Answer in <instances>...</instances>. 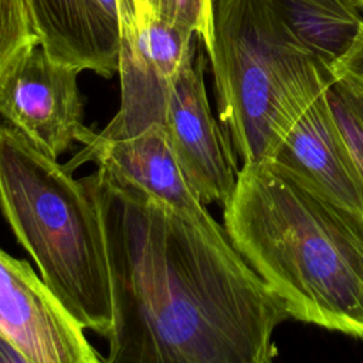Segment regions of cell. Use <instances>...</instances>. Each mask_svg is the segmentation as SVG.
<instances>
[{"mask_svg":"<svg viewBox=\"0 0 363 363\" xmlns=\"http://www.w3.org/2000/svg\"><path fill=\"white\" fill-rule=\"evenodd\" d=\"M106 241V363H265L289 316L224 225L207 228L104 169L82 177Z\"/></svg>","mask_w":363,"mask_h":363,"instance_id":"6da1fadb","label":"cell"},{"mask_svg":"<svg viewBox=\"0 0 363 363\" xmlns=\"http://www.w3.org/2000/svg\"><path fill=\"white\" fill-rule=\"evenodd\" d=\"M362 24L352 0H211L204 47L218 119L242 164L272 159Z\"/></svg>","mask_w":363,"mask_h":363,"instance_id":"7a4b0ae2","label":"cell"},{"mask_svg":"<svg viewBox=\"0 0 363 363\" xmlns=\"http://www.w3.org/2000/svg\"><path fill=\"white\" fill-rule=\"evenodd\" d=\"M224 228L288 315L363 339V216L272 160L242 164Z\"/></svg>","mask_w":363,"mask_h":363,"instance_id":"3957f363","label":"cell"},{"mask_svg":"<svg viewBox=\"0 0 363 363\" xmlns=\"http://www.w3.org/2000/svg\"><path fill=\"white\" fill-rule=\"evenodd\" d=\"M0 210L64 309L108 339L113 302L98 206L82 179L0 125Z\"/></svg>","mask_w":363,"mask_h":363,"instance_id":"277c9868","label":"cell"},{"mask_svg":"<svg viewBox=\"0 0 363 363\" xmlns=\"http://www.w3.org/2000/svg\"><path fill=\"white\" fill-rule=\"evenodd\" d=\"M78 74L77 68L52 60L37 43L0 75V115L54 159L77 142L84 126Z\"/></svg>","mask_w":363,"mask_h":363,"instance_id":"5b68a950","label":"cell"},{"mask_svg":"<svg viewBox=\"0 0 363 363\" xmlns=\"http://www.w3.org/2000/svg\"><path fill=\"white\" fill-rule=\"evenodd\" d=\"M204 58L196 54L174 77L162 128L186 180L204 204H225L238 176L237 153L214 118L204 84Z\"/></svg>","mask_w":363,"mask_h":363,"instance_id":"8992f818","label":"cell"},{"mask_svg":"<svg viewBox=\"0 0 363 363\" xmlns=\"http://www.w3.org/2000/svg\"><path fill=\"white\" fill-rule=\"evenodd\" d=\"M196 37L159 17L121 34V104L101 136L128 138L162 125L173 79L197 54Z\"/></svg>","mask_w":363,"mask_h":363,"instance_id":"52a82bcc","label":"cell"},{"mask_svg":"<svg viewBox=\"0 0 363 363\" xmlns=\"http://www.w3.org/2000/svg\"><path fill=\"white\" fill-rule=\"evenodd\" d=\"M0 330L28 363L105 362L31 265L0 250Z\"/></svg>","mask_w":363,"mask_h":363,"instance_id":"ba28073f","label":"cell"},{"mask_svg":"<svg viewBox=\"0 0 363 363\" xmlns=\"http://www.w3.org/2000/svg\"><path fill=\"white\" fill-rule=\"evenodd\" d=\"M77 142L82 149L65 163L68 170L92 162L121 183L167 206L186 220L207 228L220 225L186 180L160 125L116 139L104 138L84 125Z\"/></svg>","mask_w":363,"mask_h":363,"instance_id":"9c48e42d","label":"cell"},{"mask_svg":"<svg viewBox=\"0 0 363 363\" xmlns=\"http://www.w3.org/2000/svg\"><path fill=\"white\" fill-rule=\"evenodd\" d=\"M269 160L337 206L363 216V179L335 122L326 89L301 112Z\"/></svg>","mask_w":363,"mask_h":363,"instance_id":"30bf717a","label":"cell"},{"mask_svg":"<svg viewBox=\"0 0 363 363\" xmlns=\"http://www.w3.org/2000/svg\"><path fill=\"white\" fill-rule=\"evenodd\" d=\"M38 43L57 62L111 78L118 72L121 35L108 30L88 0H33Z\"/></svg>","mask_w":363,"mask_h":363,"instance_id":"8fae6325","label":"cell"},{"mask_svg":"<svg viewBox=\"0 0 363 363\" xmlns=\"http://www.w3.org/2000/svg\"><path fill=\"white\" fill-rule=\"evenodd\" d=\"M326 98L339 132L363 179V88L343 77H335Z\"/></svg>","mask_w":363,"mask_h":363,"instance_id":"7c38bea8","label":"cell"},{"mask_svg":"<svg viewBox=\"0 0 363 363\" xmlns=\"http://www.w3.org/2000/svg\"><path fill=\"white\" fill-rule=\"evenodd\" d=\"M37 43L33 0H0V75L17 55Z\"/></svg>","mask_w":363,"mask_h":363,"instance_id":"4fadbf2b","label":"cell"},{"mask_svg":"<svg viewBox=\"0 0 363 363\" xmlns=\"http://www.w3.org/2000/svg\"><path fill=\"white\" fill-rule=\"evenodd\" d=\"M156 17L191 31L206 44L210 35L211 0H156Z\"/></svg>","mask_w":363,"mask_h":363,"instance_id":"5bb4252c","label":"cell"},{"mask_svg":"<svg viewBox=\"0 0 363 363\" xmlns=\"http://www.w3.org/2000/svg\"><path fill=\"white\" fill-rule=\"evenodd\" d=\"M335 77L350 79L363 88V24L349 51L333 64Z\"/></svg>","mask_w":363,"mask_h":363,"instance_id":"9a60e30c","label":"cell"},{"mask_svg":"<svg viewBox=\"0 0 363 363\" xmlns=\"http://www.w3.org/2000/svg\"><path fill=\"white\" fill-rule=\"evenodd\" d=\"M119 7L121 34L130 31L156 17V0H116Z\"/></svg>","mask_w":363,"mask_h":363,"instance_id":"2e32d148","label":"cell"},{"mask_svg":"<svg viewBox=\"0 0 363 363\" xmlns=\"http://www.w3.org/2000/svg\"><path fill=\"white\" fill-rule=\"evenodd\" d=\"M96 13L98 18L104 26L112 33L121 35V20H119V7L116 0H88Z\"/></svg>","mask_w":363,"mask_h":363,"instance_id":"e0dca14e","label":"cell"},{"mask_svg":"<svg viewBox=\"0 0 363 363\" xmlns=\"http://www.w3.org/2000/svg\"><path fill=\"white\" fill-rule=\"evenodd\" d=\"M353 1V4L362 11L363 10V0H352Z\"/></svg>","mask_w":363,"mask_h":363,"instance_id":"ac0fdd59","label":"cell"}]
</instances>
